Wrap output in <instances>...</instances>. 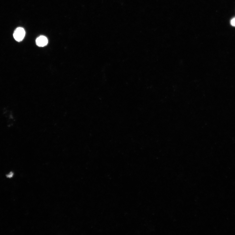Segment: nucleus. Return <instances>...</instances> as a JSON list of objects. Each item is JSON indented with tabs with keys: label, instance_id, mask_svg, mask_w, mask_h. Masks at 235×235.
Listing matches in <instances>:
<instances>
[{
	"label": "nucleus",
	"instance_id": "3",
	"mask_svg": "<svg viewBox=\"0 0 235 235\" xmlns=\"http://www.w3.org/2000/svg\"><path fill=\"white\" fill-rule=\"evenodd\" d=\"M230 24L232 26L235 27V17L230 21Z\"/></svg>",
	"mask_w": 235,
	"mask_h": 235
},
{
	"label": "nucleus",
	"instance_id": "1",
	"mask_svg": "<svg viewBox=\"0 0 235 235\" xmlns=\"http://www.w3.org/2000/svg\"><path fill=\"white\" fill-rule=\"evenodd\" d=\"M25 35V32L24 29L19 27L17 28L14 33V37L17 41L20 42L24 39Z\"/></svg>",
	"mask_w": 235,
	"mask_h": 235
},
{
	"label": "nucleus",
	"instance_id": "4",
	"mask_svg": "<svg viewBox=\"0 0 235 235\" xmlns=\"http://www.w3.org/2000/svg\"><path fill=\"white\" fill-rule=\"evenodd\" d=\"M13 173L12 172H11L9 174L7 175V176L8 178H10L13 176Z\"/></svg>",
	"mask_w": 235,
	"mask_h": 235
},
{
	"label": "nucleus",
	"instance_id": "2",
	"mask_svg": "<svg viewBox=\"0 0 235 235\" xmlns=\"http://www.w3.org/2000/svg\"><path fill=\"white\" fill-rule=\"evenodd\" d=\"M36 45L40 47H44L48 44V41L47 38L43 36L38 37L36 41Z\"/></svg>",
	"mask_w": 235,
	"mask_h": 235
}]
</instances>
